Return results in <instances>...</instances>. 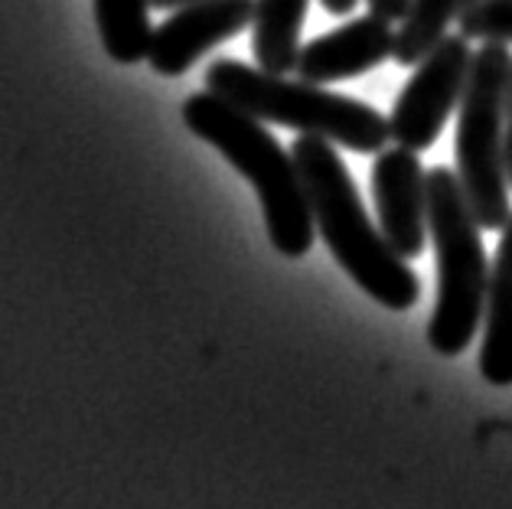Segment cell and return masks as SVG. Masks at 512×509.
<instances>
[{
  "label": "cell",
  "mask_w": 512,
  "mask_h": 509,
  "mask_svg": "<svg viewBox=\"0 0 512 509\" xmlns=\"http://www.w3.org/2000/svg\"><path fill=\"white\" fill-rule=\"evenodd\" d=\"M291 154L307 183L320 239L327 242L346 275L382 307H415L421 297V281L389 245L382 229L372 226L356 183L349 177V167L336 154V144L301 134L291 144Z\"/></svg>",
  "instance_id": "obj_1"
},
{
  "label": "cell",
  "mask_w": 512,
  "mask_h": 509,
  "mask_svg": "<svg viewBox=\"0 0 512 509\" xmlns=\"http://www.w3.org/2000/svg\"><path fill=\"white\" fill-rule=\"evenodd\" d=\"M183 124L203 138L255 186L274 252L304 258L317 239L314 206L291 151L265 128V121L229 105L226 98L199 92L183 102Z\"/></svg>",
  "instance_id": "obj_2"
},
{
  "label": "cell",
  "mask_w": 512,
  "mask_h": 509,
  "mask_svg": "<svg viewBox=\"0 0 512 509\" xmlns=\"http://www.w3.org/2000/svg\"><path fill=\"white\" fill-rule=\"evenodd\" d=\"M206 92L265 124H284L356 154H382L392 138L389 118L379 108L304 79L271 76L239 59L212 62L206 69Z\"/></svg>",
  "instance_id": "obj_3"
},
{
  "label": "cell",
  "mask_w": 512,
  "mask_h": 509,
  "mask_svg": "<svg viewBox=\"0 0 512 509\" xmlns=\"http://www.w3.org/2000/svg\"><path fill=\"white\" fill-rule=\"evenodd\" d=\"M428 235L437 252V301L428 320V343L441 356H460L486 314L490 265L457 170H428Z\"/></svg>",
  "instance_id": "obj_4"
},
{
  "label": "cell",
  "mask_w": 512,
  "mask_h": 509,
  "mask_svg": "<svg viewBox=\"0 0 512 509\" xmlns=\"http://www.w3.org/2000/svg\"><path fill=\"white\" fill-rule=\"evenodd\" d=\"M512 53L506 43H483L470 62L467 92L457 115V180L480 229H506L512 219L506 177V98Z\"/></svg>",
  "instance_id": "obj_5"
},
{
  "label": "cell",
  "mask_w": 512,
  "mask_h": 509,
  "mask_svg": "<svg viewBox=\"0 0 512 509\" xmlns=\"http://www.w3.org/2000/svg\"><path fill=\"white\" fill-rule=\"evenodd\" d=\"M473 49L467 36H444L428 56L415 66V76L398 92L395 108L389 115L392 141L408 151H428L441 138L447 118L460 108L467 92Z\"/></svg>",
  "instance_id": "obj_6"
},
{
  "label": "cell",
  "mask_w": 512,
  "mask_h": 509,
  "mask_svg": "<svg viewBox=\"0 0 512 509\" xmlns=\"http://www.w3.org/2000/svg\"><path fill=\"white\" fill-rule=\"evenodd\" d=\"M372 200L379 229L398 255L418 258L428 242V173L408 147H389L372 164Z\"/></svg>",
  "instance_id": "obj_7"
},
{
  "label": "cell",
  "mask_w": 512,
  "mask_h": 509,
  "mask_svg": "<svg viewBox=\"0 0 512 509\" xmlns=\"http://www.w3.org/2000/svg\"><path fill=\"white\" fill-rule=\"evenodd\" d=\"M252 17L255 0H199V4H186L170 20L154 27L147 59H151L154 72H160V76H183L212 46L226 43L245 27H252Z\"/></svg>",
  "instance_id": "obj_8"
},
{
  "label": "cell",
  "mask_w": 512,
  "mask_h": 509,
  "mask_svg": "<svg viewBox=\"0 0 512 509\" xmlns=\"http://www.w3.org/2000/svg\"><path fill=\"white\" fill-rule=\"evenodd\" d=\"M389 56H395L392 23L369 14L310 40L297 56V76L314 85H333L372 72Z\"/></svg>",
  "instance_id": "obj_9"
},
{
  "label": "cell",
  "mask_w": 512,
  "mask_h": 509,
  "mask_svg": "<svg viewBox=\"0 0 512 509\" xmlns=\"http://www.w3.org/2000/svg\"><path fill=\"white\" fill-rule=\"evenodd\" d=\"M486 330L480 346V372L493 386H512V219L506 222L490 271Z\"/></svg>",
  "instance_id": "obj_10"
},
{
  "label": "cell",
  "mask_w": 512,
  "mask_h": 509,
  "mask_svg": "<svg viewBox=\"0 0 512 509\" xmlns=\"http://www.w3.org/2000/svg\"><path fill=\"white\" fill-rule=\"evenodd\" d=\"M310 0H255L252 49L258 69L287 76L301 56V27Z\"/></svg>",
  "instance_id": "obj_11"
},
{
  "label": "cell",
  "mask_w": 512,
  "mask_h": 509,
  "mask_svg": "<svg viewBox=\"0 0 512 509\" xmlns=\"http://www.w3.org/2000/svg\"><path fill=\"white\" fill-rule=\"evenodd\" d=\"M95 23L105 53L121 66H134L151 53V0H95Z\"/></svg>",
  "instance_id": "obj_12"
},
{
  "label": "cell",
  "mask_w": 512,
  "mask_h": 509,
  "mask_svg": "<svg viewBox=\"0 0 512 509\" xmlns=\"http://www.w3.org/2000/svg\"><path fill=\"white\" fill-rule=\"evenodd\" d=\"M480 0H411L402 27L395 30V62L405 69H415L447 36V27L460 20Z\"/></svg>",
  "instance_id": "obj_13"
},
{
  "label": "cell",
  "mask_w": 512,
  "mask_h": 509,
  "mask_svg": "<svg viewBox=\"0 0 512 509\" xmlns=\"http://www.w3.org/2000/svg\"><path fill=\"white\" fill-rule=\"evenodd\" d=\"M460 36L480 43H512V0H480L457 20Z\"/></svg>",
  "instance_id": "obj_14"
},
{
  "label": "cell",
  "mask_w": 512,
  "mask_h": 509,
  "mask_svg": "<svg viewBox=\"0 0 512 509\" xmlns=\"http://www.w3.org/2000/svg\"><path fill=\"white\" fill-rule=\"evenodd\" d=\"M366 4H369L372 17H382L389 23H402L405 14H408V7H411V0H366Z\"/></svg>",
  "instance_id": "obj_15"
},
{
  "label": "cell",
  "mask_w": 512,
  "mask_h": 509,
  "mask_svg": "<svg viewBox=\"0 0 512 509\" xmlns=\"http://www.w3.org/2000/svg\"><path fill=\"white\" fill-rule=\"evenodd\" d=\"M506 177L512 186V82H509V98H506Z\"/></svg>",
  "instance_id": "obj_16"
},
{
  "label": "cell",
  "mask_w": 512,
  "mask_h": 509,
  "mask_svg": "<svg viewBox=\"0 0 512 509\" xmlns=\"http://www.w3.org/2000/svg\"><path fill=\"white\" fill-rule=\"evenodd\" d=\"M320 4H323V10H327V14H333V17H346V14H353L359 0H320Z\"/></svg>",
  "instance_id": "obj_17"
},
{
  "label": "cell",
  "mask_w": 512,
  "mask_h": 509,
  "mask_svg": "<svg viewBox=\"0 0 512 509\" xmlns=\"http://www.w3.org/2000/svg\"><path fill=\"white\" fill-rule=\"evenodd\" d=\"M186 4H199V0H151V7L157 10H180Z\"/></svg>",
  "instance_id": "obj_18"
}]
</instances>
